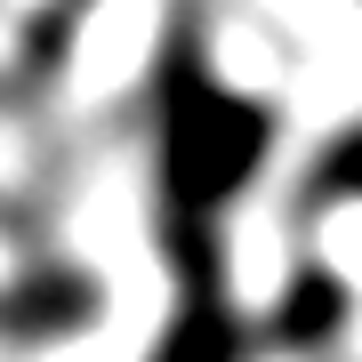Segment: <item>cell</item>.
<instances>
[{
    "instance_id": "6da1fadb",
    "label": "cell",
    "mask_w": 362,
    "mask_h": 362,
    "mask_svg": "<svg viewBox=\"0 0 362 362\" xmlns=\"http://www.w3.org/2000/svg\"><path fill=\"white\" fill-rule=\"evenodd\" d=\"M145 129H153V233L177 290H226V218L274 161L266 97L218 73L202 16L177 8L153 73H145Z\"/></svg>"
},
{
    "instance_id": "7a4b0ae2",
    "label": "cell",
    "mask_w": 362,
    "mask_h": 362,
    "mask_svg": "<svg viewBox=\"0 0 362 362\" xmlns=\"http://www.w3.org/2000/svg\"><path fill=\"white\" fill-rule=\"evenodd\" d=\"M105 290L89 266L73 258H40L25 274L0 282V346H57V338H81L97 322Z\"/></svg>"
},
{
    "instance_id": "3957f363",
    "label": "cell",
    "mask_w": 362,
    "mask_h": 362,
    "mask_svg": "<svg viewBox=\"0 0 362 362\" xmlns=\"http://www.w3.org/2000/svg\"><path fill=\"white\" fill-rule=\"evenodd\" d=\"M346 330H354V290H346V274H338L330 258H298V266L282 274V290H274L266 322H258V346L322 362V354H338Z\"/></svg>"
},
{
    "instance_id": "277c9868",
    "label": "cell",
    "mask_w": 362,
    "mask_h": 362,
    "mask_svg": "<svg viewBox=\"0 0 362 362\" xmlns=\"http://www.w3.org/2000/svg\"><path fill=\"white\" fill-rule=\"evenodd\" d=\"M145 362H258V322L233 306V290H177Z\"/></svg>"
},
{
    "instance_id": "5b68a950",
    "label": "cell",
    "mask_w": 362,
    "mask_h": 362,
    "mask_svg": "<svg viewBox=\"0 0 362 362\" xmlns=\"http://www.w3.org/2000/svg\"><path fill=\"white\" fill-rule=\"evenodd\" d=\"M298 209L306 218H338V209H362V121L330 129L298 169Z\"/></svg>"
},
{
    "instance_id": "8992f818",
    "label": "cell",
    "mask_w": 362,
    "mask_h": 362,
    "mask_svg": "<svg viewBox=\"0 0 362 362\" xmlns=\"http://www.w3.org/2000/svg\"><path fill=\"white\" fill-rule=\"evenodd\" d=\"M97 0H40V8L25 16V33H16V89H49L57 73H65V57H73V40H81V16H89Z\"/></svg>"
}]
</instances>
